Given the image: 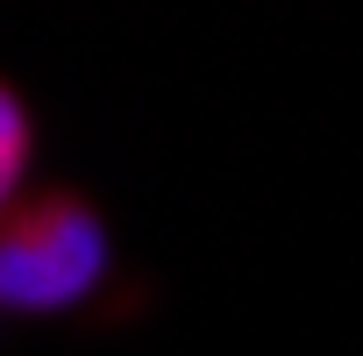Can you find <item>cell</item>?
<instances>
[{"label":"cell","instance_id":"cell-1","mask_svg":"<svg viewBox=\"0 0 363 356\" xmlns=\"http://www.w3.org/2000/svg\"><path fill=\"white\" fill-rule=\"evenodd\" d=\"M100 271H107V235L79 200L50 193L0 214V306L8 313L79 306L100 285Z\"/></svg>","mask_w":363,"mask_h":356},{"label":"cell","instance_id":"cell-2","mask_svg":"<svg viewBox=\"0 0 363 356\" xmlns=\"http://www.w3.org/2000/svg\"><path fill=\"white\" fill-rule=\"evenodd\" d=\"M22 171H29V107L0 86V214H8L15 186H22Z\"/></svg>","mask_w":363,"mask_h":356}]
</instances>
